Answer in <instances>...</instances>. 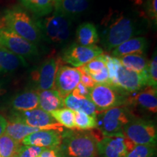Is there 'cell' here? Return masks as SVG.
I'll use <instances>...</instances> for the list:
<instances>
[{
  "mask_svg": "<svg viewBox=\"0 0 157 157\" xmlns=\"http://www.w3.org/2000/svg\"><path fill=\"white\" fill-rule=\"evenodd\" d=\"M102 44L108 51L112 50L119 44L132 39L137 33L136 22L123 14L109 15L103 21Z\"/></svg>",
  "mask_w": 157,
  "mask_h": 157,
  "instance_id": "1",
  "label": "cell"
},
{
  "mask_svg": "<svg viewBox=\"0 0 157 157\" xmlns=\"http://www.w3.org/2000/svg\"><path fill=\"white\" fill-rule=\"evenodd\" d=\"M101 138L94 131H63L59 148L63 157H97L98 143Z\"/></svg>",
  "mask_w": 157,
  "mask_h": 157,
  "instance_id": "2",
  "label": "cell"
},
{
  "mask_svg": "<svg viewBox=\"0 0 157 157\" xmlns=\"http://www.w3.org/2000/svg\"><path fill=\"white\" fill-rule=\"evenodd\" d=\"M2 21L6 27L33 44L36 45L41 41L42 31L38 22L21 7L6 10Z\"/></svg>",
  "mask_w": 157,
  "mask_h": 157,
  "instance_id": "3",
  "label": "cell"
},
{
  "mask_svg": "<svg viewBox=\"0 0 157 157\" xmlns=\"http://www.w3.org/2000/svg\"><path fill=\"white\" fill-rule=\"evenodd\" d=\"M134 117L125 105L112 108L97 115V128L103 137L124 135V127Z\"/></svg>",
  "mask_w": 157,
  "mask_h": 157,
  "instance_id": "4",
  "label": "cell"
},
{
  "mask_svg": "<svg viewBox=\"0 0 157 157\" xmlns=\"http://www.w3.org/2000/svg\"><path fill=\"white\" fill-rule=\"evenodd\" d=\"M73 19L62 12L55 9L51 16L38 22L41 31L48 36L51 42L61 44L69 39Z\"/></svg>",
  "mask_w": 157,
  "mask_h": 157,
  "instance_id": "5",
  "label": "cell"
},
{
  "mask_svg": "<svg viewBox=\"0 0 157 157\" xmlns=\"http://www.w3.org/2000/svg\"><path fill=\"white\" fill-rule=\"evenodd\" d=\"M128 94L108 84H96L90 89L89 99L99 112L125 105Z\"/></svg>",
  "mask_w": 157,
  "mask_h": 157,
  "instance_id": "6",
  "label": "cell"
},
{
  "mask_svg": "<svg viewBox=\"0 0 157 157\" xmlns=\"http://www.w3.org/2000/svg\"><path fill=\"white\" fill-rule=\"evenodd\" d=\"M123 135L135 145L156 146L157 128L151 121L134 117L124 127Z\"/></svg>",
  "mask_w": 157,
  "mask_h": 157,
  "instance_id": "7",
  "label": "cell"
},
{
  "mask_svg": "<svg viewBox=\"0 0 157 157\" xmlns=\"http://www.w3.org/2000/svg\"><path fill=\"white\" fill-rule=\"evenodd\" d=\"M0 46L23 58H31L39 54L36 44L12 31L5 26L3 21L0 23Z\"/></svg>",
  "mask_w": 157,
  "mask_h": 157,
  "instance_id": "8",
  "label": "cell"
},
{
  "mask_svg": "<svg viewBox=\"0 0 157 157\" xmlns=\"http://www.w3.org/2000/svg\"><path fill=\"white\" fill-rule=\"evenodd\" d=\"M10 119L41 129H56L60 132L63 131L61 125L55 120L50 113L39 108L26 111H13Z\"/></svg>",
  "mask_w": 157,
  "mask_h": 157,
  "instance_id": "9",
  "label": "cell"
},
{
  "mask_svg": "<svg viewBox=\"0 0 157 157\" xmlns=\"http://www.w3.org/2000/svg\"><path fill=\"white\" fill-rule=\"evenodd\" d=\"M62 60L60 58L49 57L41 66L31 73L32 81L39 91L55 89V81Z\"/></svg>",
  "mask_w": 157,
  "mask_h": 157,
  "instance_id": "10",
  "label": "cell"
},
{
  "mask_svg": "<svg viewBox=\"0 0 157 157\" xmlns=\"http://www.w3.org/2000/svg\"><path fill=\"white\" fill-rule=\"evenodd\" d=\"M135 145L124 135L103 137L98 143V155L101 157H125Z\"/></svg>",
  "mask_w": 157,
  "mask_h": 157,
  "instance_id": "11",
  "label": "cell"
},
{
  "mask_svg": "<svg viewBox=\"0 0 157 157\" xmlns=\"http://www.w3.org/2000/svg\"><path fill=\"white\" fill-rule=\"evenodd\" d=\"M102 53H103V50L96 45L84 47L74 43L64 50L60 59L63 63L71 64L78 68L87 63Z\"/></svg>",
  "mask_w": 157,
  "mask_h": 157,
  "instance_id": "12",
  "label": "cell"
},
{
  "mask_svg": "<svg viewBox=\"0 0 157 157\" xmlns=\"http://www.w3.org/2000/svg\"><path fill=\"white\" fill-rule=\"evenodd\" d=\"M80 77V73L76 68L60 65L57 71L55 89L63 98H66L79 83Z\"/></svg>",
  "mask_w": 157,
  "mask_h": 157,
  "instance_id": "13",
  "label": "cell"
},
{
  "mask_svg": "<svg viewBox=\"0 0 157 157\" xmlns=\"http://www.w3.org/2000/svg\"><path fill=\"white\" fill-rule=\"evenodd\" d=\"M145 87H147V82L144 74L132 71L122 66L119 67L117 74L116 87L129 94L140 91Z\"/></svg>",
  "mask_w": 157,
  "mask_h": 157,
  "instance_id": "14",
  "label": "cell"
},
{
  "mask_svg": "<svg viewBox=\"0 0 157 157\" xmlns=\"http://www.w3.org/2000/svg\"><path fill=\"white\" fill-rule=\"evenodd\" d=\"M62 132L56 129H41L27 135L21 142L24 146L54 148L60 145Z\"/></svg>",
  "mask_w": 157,
  "mask_h": 157,
  "instance_id": "15",
  "label": "cell"
},
{
  "mask_svg": "<svg viewBox=\"0 0 157 157\" xmlns=\"http://www.w3.org/2000/svg\"><path fill=\"white\" fill-rule=\"evenodd\" d=\"M126 105H132L146 110L148 112H157V90L156 87L147 86L135 95L128 96Z\"/></svg>",
  "mask_w": 157,
  "mask_h": 157,
  "instance_id": "16",
  "label": "cell"
},
{
  "mask_svg": "<svg viewBox=\"0 0 157 157\" xmlns=\"http://www.w3.org/2000/svg\"><path fill=\"white\" fill-rule=\"evenodd\" d=\"M148 47V40L143 36L129 39L112 50V57L119 58L121 57L132 54L144 55Z\"/></svg>",
  "mask_w": 157,
  "mask_h": 157,
  "instance_id": "17",
  "label": "cell"
},
{
  "mask_svg": "<svg viewBox=\"0 0 157 157\" xmlns=\"http://www.w3.org/2000/svg\"><path fill=\"white\" fill-rule=\"evenodd\" d=\"M14 111H26L39 108V94L34 90H27L17 93L11 101Z\"/></svg>",
  "mask_w": 157,
  "mask_h": 157,
  "instance_id": "18",
  "label": "cell"
},
{
  "mask_svg": "<svg viewBox=\"0 0 157 157\" xmlns=\"http://www.w3.org/2000/svg\"><path fill=\"white\" fill-rule=\"evenodd\" d=\"M27 66L25 58L0 46V73H12Z\"/></svg>",
  "mask_w": 157,
  "mask_h": 157,
  "instance_id": "19",
  "label": "cell"
},
{
  "mask_svg": "<svg viewBox=\"0 0 157 157\" xmlns=\"http://www.w3.org/2000/svg\"><path fill=\"white\" fill-rule=\"evenodd\" d=\"M39 108L50 113L57 109L64 108L63 98L56 89L38 91Z\"/></svg>",
  "mask_w": 157,
  "mask_h": 157,
  "instance_id": "20",
  "label": "cell"
},
{
  "mask_svg": "<svg viewBox=\"0 0 157 157\" xmlns=\"http://www.w3.org/2000/svg\"><path fill=\"white\" fill-rule=\"evenodd\" d=\"M64 106L74 111H82L88 115L97 117L98 111L93 102L88 98H78L69 94L63 98Z\"/></svg>",
  "mask_w": 157,
  "mask_h": 157,
  "instance_id": "21",
  "label": "cell"
},
{
  "mask_svg": "<svg viewBox=\"0 0 157 157\" xmlns=\"http://www.w3.org/2000/svg\"><path fill=\"white\" fill-rule=\"evenodd\" d=\"M76 41L78 44L84 47L95 46L99 42L98 29L91 23H84L76 29Z\"/></svg>",
  "mask_w": 157,
  "mask_h": 157,
  "instance_id": "22",
  "label": "cell"
},
{
  "mask_svg": "<svg viewBox=\"0 0 157 157\" xmlns=\"http://www.w3.org/2000/svg\"><path fill=\"white\" fill-rule=\"evenodd\" d=\"M89 5L90 0H62L54 7L73 19L87 10Z\"/></svg>",
  "mask_w": 157,
  "mask_h": 157,
  "instance_id": "23",
  "label": "cell"
},
{
  "mask_svg": "<svg viewBox=\"0 0 157 157\" xmlns=\"http://www.w3.org/2000/svg\"><path fill=\"white\" fill-rule=\"evenodd\" d=\"M39 130H41V129L28 126L21 121L10 119L7 121L5 134L12 137L13 140L21 143L27 135Z\"/></svg>",
  "mask_w": 157,
  "mask_h": 157,
  "instance_id": "24",
  "label": "cell"
},
{
  "mask_svg": "<svg viewBox=\"0 0 157 157\" xmlns=\"http://www.w3.org/2000/svg\"><path fill=\"white\" fill-rule=\"evenodd\" d=\"M119 59L121 66L124 68L145 75L147 65L148 63V60H147L145 55H127V56L121 57Z\"/></svg>",
  "mask_w": 157,
  "mask_h": 157,
  "instance_id": "25",
  "label": "cell"
},
{
  "mask_svg": "<svg viewBox=\"0 0 157 157\" xmlns=\"http://www.w3.org/2000/svg\"><path fill=\"white\" fill-rule=\"evenodd\" d=\"M25 8L38 17H43L52 13L53 3L52 0H20Z\"/></svg>",
  "mask_w": 157,
  "mask_h": 157,
  "instance_id": "26",
  "label": "cell"
},
{
  "mask_svg": "<svg viewBox=\"0 0 157 157\" xmlns=\"http://www.w3.org/2000/svg\"><path fill=\"white\" fill-rule=\"evenodd\" d=\"M50 113L55 120L62 127L69 129H75L74 111L64 107L52 111Z\"/></svg>",
  "mask_w": 157,
  "mask_h": 157,
  "instance_id": "27",
  "label": "cell"
},
{
  "mask_svg": "<svg viewBox=\"0 0 157 157\" xmlns=\"http://www.w3.org/2000/svg\"><path fill=\"white\" fill-rule=\"evenodd\" d=\"M74 124L77 130H91L97 128V118L82 111H74Z\"/></svg>",
  "mask_w": 157,
  "mask_h": 157,
  "instance_id": "28",
  "label": "cell"
},
{
  "mask_svg": "<svg viewBox=\"0 0 157 157\" xmlns=\"http://www.w3.org/2000/svg\"><path fill=\"white\" fill-rule=\"evenodd\" d=\"M21 146V143L7 135H2L0 137V157H14Z\"/></svg>",
  "mask_w": 157,
  "mask_h": 157,
  "instance_id": "29",
  "label": "cell"
},
{
  "mask_svg": "<svg viewBox=\"0 0 157 157\" xmlns=\"http://www.w3.org/2000/svg\"><path fill=\"white\" fill-rule=\"evenodd\" d=\"M104 58H105V66L109 72V79L111 82V85L116 87L117 84V74L118 70L121 66L119 59L115 57H112L109 55L104 53Z\"/></svg>",
  "mask_w": 157,
  "mask_h": 157,
  "instance_id": "30",
  "label": "cell"
},
{
  "mask_svg": "<svg viewBox=\"0 0 157 157\" xmlns=\"http://www.w3.org/2000/svg\"><path fill=\"white\" fill-rule=\"evenodd\" d=\"M147 86L157 87V56L155 51L151 60H149L145 72Z\"/></svg>",
  "mask_w": 157,
  "mask_h": 157,
  "instance_id": "31",
  "label": "cell"
},
{
  "mask_svg": "<svg viewBox=\"0 0 157 157\" xmlns=\"http://www.w3.org/2000/svg\"><path fill=\"white\" fill-rule=\"evenodd\" d=\"M156 146L150 145H135L125 157H155Z\"/></svg>",
  "mask_w": 157,
  "mask_h": 157,
  "instance_id": "32",
  "label": "cell"
},
{
  "mask_svg": "<svg viewBox=\"0 0 157 157\" xmlns=\"http://www.w3.org/2000/svg\"><path fill=\"white\" fill-rule=\"evenodd\" d=\"M83 66L84 69L87 71L90 74H93L96 73V72L100 71L105 67H106L105 66V58H104V53L100 55L97 58H94L93 60H90L87 63L84 64V66Z\"/></svg>",
  "mask_w": 157,
  "mask_h": 157,
  "instance_id": "33",
  "label": "cell"
},
{
  "mask_svg": "<svg viewBox=\"0 0 157 157\" xmlns=\"http://www.w3.org/2000/svg\"><path fill=\"white\" fill-rule=\"evenodd\" d=\"M46 148L21 145L14 157H36Z\"/></svg>",
  "mask_w": 157,
  "mask_h": 157,
  "instance_id": "34",
  "label": "cell"
},
{
  "mask_svg": "<svg viewBox=\"0 0 157 157\" xmlns=\"http://www.w3.org/2000/svg\"><path fill=\"white\" fill-rule=\"evenodd\" d=\"M157 0H146L145 2V11L146 15L151 20L157 22Z\"/></svg>",
  "mask_w": 157,
  "mask_h": 157,
  "instance_id": "35",
  "label": "cell"
},
{
  "mask_svg": "<svg viewBox=\"0 0 157 157\" xmlns=\"http://www.w3.org/2000/svg\"><path fill=\"white\" fill-rule=\"evenodd\" d=\"M93 81L95 84H111V82L109 79V72L106 67H105L103 69H102L100 71L96 72L95 74H90Z\"/></svg>",
  "mask_w": 157,
  "mask_h": 157,
  "instance_id": "36",
  "label": "cell"
},
{
  "mask_svg": "<svg viewBox=\"0 0 157 157\" xmlns=\"http://www.w3.org/2000/svg\"><path fill=\"white\" fill-rule=\"evenodd\" d=\"M76 68H77L78 71H79L80 76H81V77H80V82H81L84 86L90 88V89L93 88L96 84L95 83V82L93 81V78H92L90 74L88 73L87 71L84 69L83 66H79V67Z\"/></svg>",
  "mask_w": 157,
  "mask_h": 157,
  "instance_id": "37",
  "label": "cell"
},
{
  "mask_svg": "<svg viewBox=\"0 0 157 157\" xmlns=\"http://www.w3.org/2000/svg\"><path fill=\"white\" fill-rule=\"evenodd\" d=\"M90 92V88L84 86V84L80 82L78 85L76 86L75 89L73 90V92L71 94L73 95L74 97L78 98H88V99H89Z\"/></svg>",
  "mask_w": 157,
  "mask_h": 157,
  "instance_id": "38",
  "label": "cell"
},
{
  "mask_svg": "<svg viewBox=\"0 0 157 157\" xmlns=\"http://www.w3.org/2000/svg\"><path fill=\"white\" fill-rule=\"evenodd\" d=\"M39 156L41 157H63L59 146L44 148Z\"/></svg>",
  "mask_w": 157,
  "mask_h": 157,
  "instance_id": "39",
  "label": "cell"
},
{
  "mask_svg": "<svg viewBox=\"0 0 157 157\" xmlns=\"http://www.w3.org/2000/svg\"><path fill=\"white\" fill-rule=\"evenodd\" d=\"M7 121L2 115L0 114V137L5 134Z\"/></svg>",
  "mask_w": 157,
  "mask_h": 157,
  "instance_id": "40",
  "label": "cell"
},
{
  "mask_svg": "<svg viewBox=\"0 0 157 157\" xmlns=\"http://www.w3.org/2000/svg\"><path fill=\"white\" fill-rule=\"evenodd\" d=\"M130 1L135 6H141L144 3L145 0H130Z\"/></svg>",
  "mask_w": 157,
  "mask_h": 157,
  "instance_id": "41",
  "label": "cell"
},
{
  "mask_svg": "<svg viewBox=\"0 0 157 157\" xmlns=\"http://www.w3.org/2000/svg\"><path fill=\"white\" fill-rule=\"evenodd\" d=\"M5 93H6V90L4 89V87H2V84L0 83V96L3 95Z\"/></svg>",
  "mask_w": 157,
  "mask_h": 157,
  "instance_id": "42",
  "label": "cell"
},
{
  "mask_svg": "<svg viewBox=\"0 0 157 157\" xmlns=\"http://www.w3.org/2000/svg\"><path fill=\"white\" fill-rule=\"evenodd\" d=\"M52 3H53V6H54V5H58V3H60L62 0H52Z\"/></svg>",
  "mask_w": 157,
  "mask_h": 157,
  "instance_id": "43",
  "label": "cell"
},
{
  "mask_svg": "<svg viewBox=\"0 0 157 157\" xmlns=\"http://www.w3.org/2000/svg\"><path fill=\"white\" fill-rule=\"evenodd\" d=\"M36 157H41V156H36Z\"/></svg>",
  "mask_w": 157,
  "mask_h": 157,
  "instance_id": "44",
  "label": "cell"
}]
</instances>
